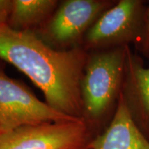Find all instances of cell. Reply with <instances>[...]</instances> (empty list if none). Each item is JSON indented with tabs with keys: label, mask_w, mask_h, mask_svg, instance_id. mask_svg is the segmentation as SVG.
<instances>
[{
	"label": "cell",
	"mask_w": 149,
	"mask_h": 149,
	"mask_svg": "<svg viewBox=\"0 0 149 149\" xmlns=\"http://www.w3.org/2000/svg\"><path fill=\"white\" fill-rule=\"evenodd\" d=\"M79 120L56 111L38 100L26 85L0 69V132L27 125Z\"/></svg>",
	"instance_id": "5"
},
{
	"label": "cell",
	"mask_w": 149,
	"mask_h": 149,
	"mask_svg": "<svg viewBox=\"0 0 149 149\" xmlns=\"http://www.w3.org/2000/svg\"><path fill=\"white\" fill-rule=\"evenodd\" d=\"M80 149H90V148H89V147H88V144H87L85 147H84V148H80Z\"/></svg>",
	"instance_id": "12"
},
{
	"label": "cell",
	"mask_w": 149,
	"mask_h": 149,
	"mask_svg": "<svg viewBox=\"0 0 149 149\" xmlns=\"http://www.w3.org/2000/svg\"><path fill=\"white\" fill-rule=\"evenodd\" d=\"M57 0H13L8 25L17 31L37 32L53 15Z\"/></svg>",
	"instance_id": "9"
},
{
	"label": "cell",
	"mask_w": 149,
	"mask_h": 149,
	"mask_svg": "<svg viewBox=\"0 0 149 149\" xmlns=\"http://www.w3.org/2000/svg\"><path fill=\"white\" fill-rule=\"evenodd\" d=\"M122 94L135 123L149 139V68L130 46L127 47Z\"/></svg>",
	"instance_id": "7"
},
{
	"label": "cell",
	"mask_w": 149,
	"mask_h": 149,
	"mask_svg": "<svg viewBox=\"0 0 149 149\" xmlns=\"http://www.w3.org/2000/svg\"><path fill=\"white\" fill-rule=\"evenodd\" d=\"M113 0H64L36 33L50 47L69 50L82 47L85 36Z\"/></svg>",
	"instance_id": "3"
},
{
	"label": "cell",
	"mask_w": 149,
	"mask_h": 149,
	"mask_svg": "<svg viewBox=\"0 0 149 149\" xmlns=\"http://www.w3.org/2000/svg\"><path fill=\"white\" fill-rule=\"evenodd\" d=\"M13 0H0V25L8 23Z\"/></svg>",
	"instance_id": "11"
},
{
	"label": "cell",
	"mask_w": 149,
	"mask_h": 149,
	"mask_svg": "<svg viewBox=\"0 0 149 149\" xmlns=\"http://www.w3.org/2000/svg\"><path fill=\"white\" fill-rule=\"evenodd\" d=\"M88 147L90 149H149V139L134 121L122 92L108 126L92 139Z\"/></svg>",
	"instance_id": "8"
},
{
	"label": "cell",
	"mask_w": 149,
	"mask_h": 149,
	"mask_svg": "<svg viewBox=\"0 0 149 149\" xmlns=\"http://www.w3.org/2000/svg\"><path fill=\"white\" fill-rule=\"evenodd\" d=\"M88 56L82 47L56 50L35 32L0 25V59L26 74L42 91L51 108L81 120L80 83Z\"/></svg>",
	"instance_id": "1"
},
{
	"label": "cell",
	"mask_w": 149,
	"mask_h": 149,
	"mask_svg": "<svg viewBox=\"0 0 149 149\" xmlns=\"http://www.w3.org/2000/svg\"><path fill=\"white\" fill-rule=\"evenodd\" d=\"M93 133L82 120L27 125L0 132V149H80Z\"/></svg>",
	"instance_id": "6"
},
{
	"label": "cell",
	"mask_w": 149,
	"mask_h": 149,
	"mask_svg": "<svg viewBox=\"0 0 149 149\" xmlns=\"http://www.w3.org/2000/svg\"><path fill=\"white\" fill-rule=\"evenodd\" d=\"M147 5L142 0H119L106 10L85 36L82 47L88 52L139 42Z\"/></svg>",
	"instance_id": "4"
},
{
	"label": "cell",
	"mask_w": 149,
	"mask_h": 149,
	"mask_svg": "<svg viewBox=\"0 0 149 149\" xmlns=\"http://www.w3.org/2000/svg\"><path fill=\"white\" fill-rule=\"evenodd\" d=\"M89 52L80 83L83 118L93 130H98L113 115L124 76L127 47Z\"/></svg>",
	"instance_id": "2"
},
{
	"label": "cell",
	"mask_w": 149,
	"mask_h": 149,
	"mask_svg": "<svg viewBox=\"0 0 149 149\" xmlns=\"http://www.w3.org/2000/svg\"><path fill=\"white\" fill-rule=\"evenodd\" d=\"M135 47L142 55H143L145 57L149 59V2L145 10L142 36L139 42L136 44Z\"/></svg>",
	"instance_id": "10"
}]
</instances>
